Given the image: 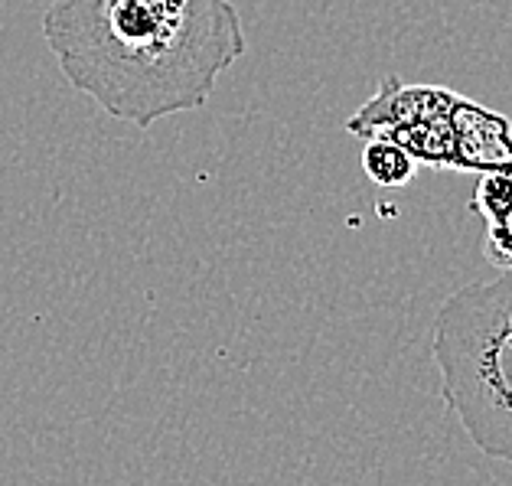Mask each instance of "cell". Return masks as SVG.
Returning a JSON list of instances; mask_svg holds the SVG:
<instances>
[{
  "instance_id": "obj_1",
  "label": "cell",
  "mask_w": 512,
  "mask_h": 486,
  "mask_svg": "<svg viewBox=\"0 0 512 486\" xmlns=\"http://www.w3.org/2000/svg\"><path fill=\"white\" fill-rule=\"evenodd\" d=\"M43 36L72 89L137 128L203 108L248 49L232 0H49Z\"/></svg>"
},
{
  "instance_id": "obj_2",
  "label": "cell",
  "mask_w": 512,
  "mask_h": 486,
  "mask_svg": "<svg viewBox=\"0 0 512 486\" xmlns=\"http://www.w3.org/2000/svg\"><path fill=\"white\" fill-rule=\"evenodd\" d=\"M431 356L441 398L467 438L493 460H512V265L441 304Z\"/></svg>"
},
{
  "instance_id": "obj_3",
  "label": "cell",
  "mask_w": 512,
  "mask_h": 486,
  "mask_svg": "<svg viewBox=\"0 0 512 486\" xmlns=\"http://www.w3.org/2000/svg\"><path fill=\"white\" fill-rule=\"evenodd\" d=\"M457 105V92L437 89V85H402L398 79H385L372 102H366L353 118L346 121V131L369 141L382 137L398 124H411L418 118L447 115Z\"/></svg>"
},
{
  "instance_id": "obj_4",
  "label": "cell",
  "mask_w": 512,
  "mask_h": 486,
  "mask_svg": "<svg viewBox=\"0 0 512 486\" xmlns=\"http://www.w3.org/2000/svg\"><path fill=\"white\" fill-rule=\"evenodd\" d=\"M512 167V124L506 115L490 111L457 95L454 105V170L493 173Z\"/></svg>"
},
{
  "instance_id": "obj_5",
  "label": "cell",
  "mask_w": 512,
  "mask_h": 486,
  "mask_svg": "<svg viewBox=\"0 0 512 486\" xmlns=\"http://www.w3.org/2000/svg\"><path fill=\"white\" fill-rule=\"evenodd\" d=\"M473 213L486 222V255L493 265H512V167L480 173Z\"/></svg>"
},
{
  "instance_id": "obj_6",
  "label": "cell",
  "mask_w": 512,
  "mask_h": 486,
  "mask_svg": "<svg viewBox=\"0 0 512 486\" xmlns=\"http://www.w3.org/2000/svg\"><path fill=\"white\" fill-rule=\"evenodd\" d=\"M362 170L379 186H405L415 180V157L385 137H369L362 151Z\"/></svg>"
}]
</instances>
